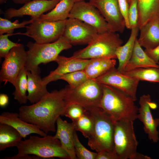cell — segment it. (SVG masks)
<instances>
[{
	"label": "cell",
	"mask_w": 159,
	"mask_h": 159,
	"mask_svg": "<svg viewBox=\"0 0 159 159\" xmlns=\"http://www.w3.org/2000/svg\"><path fill=\"white\" fill-rule=\"evenodd\" d=\"M87 110L83 106L76 104H72L66 106L62 116L70 119L74 122L84 115Z\"/></svg>",
	"instance_id": "cell-33"
},
{
	"label": "cell",
	"mask_w": 159,
	"mask_h": 159,
	"mask_svg": "<svg viewBox=\"0 0 159 159\" xmlns=\"http://www.w3.org/2000/svg\"><path fill=\"white\" fill-rule=\"evenodd\" d=\"M65 92V88L59 91L54 90L36 103L21 106L19 109V117L36 125L47 134L55 132L57 120L63 115L66 107Z\"/></svg>",
	"instance_id": "cell-1"
},
{
	"label": "cell",
	"mask_w": 159,
	"mask_h": 159,
	"mask_svg": "<svg viewBox=\"0 0 159 159\" xmlns=\"http://www.w3.org/2000/svg\"><path fill=\"white\" fill-rule=\"evenodd\" d=\"M89 79L84 70L74 71L60 76L59 80H64L68 83L69 87L72 88H76Z\"/></svg>",
	"instance_id": "cell-30"
},
{
	"label": "cell",
	"mask_w": 159,
	"mask_h": 159,
	"mask_svg": "<svg viewBox=\"0 0 159 159\" xmlns=\"http://www.w3.org/2000/svg\"><path fill=\"white\" fill-rule=\"evenodd\" d=\"M26 26V32L15 34L32 38L38 44L52 43L63 36L66 20L55 22L42 20L39 18Z\"/></svg>",
	"instance_id": "cell-9"
},
{
	"label": "cell",
	"mask_w": 159,
	"mask_h": 159,
	"mask_svg": "<svg viewBox=\"0 0 159 159\" xmlns=\"http://www.w3.org/2000/svg\"><path fill=\"white\" fill-rule=\"evenodd\" d=\"M32 0H12L15 4H24Z\"/></svg>",
	"instance_id": "cell-41"
},
{
	"label": "cell",
	"mask_w": 159,
	"mask_h": 159,
	"mask_svg": "<svg viewBox=\"0 0 159 159\" xmlns=\"http://www.w3.org/2000/svg\"><path fill=\"white\" fill-rule=\"evenodd\" d=\"M151 97L149 94H143L140 96L139 102L138 118L143 124L144 130L149 139L154 143L159 140V132L157 128L159 125V119H154L152 115L150 103Z\"/></svg>",
	"instance_id": "cell-16"
},
{
	"label": "cell",
	"mask_w": 159,
	"mask_h": 159,
	"mask_svg": "<svg viewBox=\"0 0 159 159\" xmlns=\"http://www.w3.org/2000/svg\"><path fill=\"white\" fill-rule=\"evenodd\" d=\"M145 52L156 63L159 64V44L152 49H145Z\"/></svg>",
	"instance_id": "cell-37"
},
{
	"label": "cell",
	"mask_w": 159,
	"mask_h": 159,
	"mask_svg": "<svg viewBox=\"0 0 159 159\" xmlns=\"http://www.w3.org/2000/svg\"><path fill=\"white\" fill-rule=\"evenodd\" d=\"M90 60L91 59L74 58L59 55L55 61L58 65L57 68L42 79L43 85H47L51 82L58 80L59 77L64 74L84 70Z\"/></svg>",
	"instance_id": "cell-17"
},
{
	"label": "cell",
	"mask_w": 159,
	"mask_h": 159,
	"mask_svg": "<svg viewBox=\"0 0 159 159\" xmlns=\"http://www.w3.org/2000/svg\"><path fill=\"white\" fill-rule=\"evenodd\" d=\"M137 41L146 49H153L159 44V17H155L140 29Z\"/></svg>",
	"instance_id": "cell-20"
},
{
	"label": "cell",
	"mask_w": 159,
	"mask_h": 159,
	"mask_svg": "<svg viewBox=\"0 0 159 159\" xmlns=\"http://www.w3.org/2000/svg\"><path fill=\"white\" fill-rule=\"evenodd\" d=\"M131 30L130 37L127 42L123 45L119 47L115 52L117 58L119 61L117 69L120 72L123 71L126 64L131 57L139 29L138 26Z\"/></svg>",
	"instance_id": "cell-24"
},
{
	"label": "cell",
	"mask_w": 159,
	"mask_h": 159,
	"mask_svg": "<svg viewBox=\"0 0 159 159\" xmlns=\"http://www.w3.org/2000/svg\"><path fill=\"white\" fill-rule=\"evenodd\" d=\"M57 129L54 136L60 142L62 146L70 159H77L74 142L75 131L72 122L63 120L59 116L56 122Z\"/></svg>",
	"instance_id": "cell-19"
},
{
	"label": "cell",
	"mask_w": 159,
	"mask_h": 159,
	"mask_svg": "<svg viewBox=\"0 0 159 159\" xmlns=\"http://www.w3.org/2000/svg\"><path fill=\"white\" fill-rule=\"evenodd\" d=\"M0 123L7 124L12 126L24 139L32 133L38 134L41 136L47 135L36 125L21 119L19 117V113L16 112H2L0 115Z\"/></svg>",
	"instance_id": "cell-18"
},
{
	"label": "cell",
	"mask_w": 159,
	"mask_h": 159,
	"mask_svg": "<svg viewBox=\"0 0 159 159\" xmlns=\"http://www.w3.org/2000/svg\"><path fill=\"white\" fill-rule=\"evenodd\" d=\"M27 58V51L20 44L12 48L4 58L0 72V80L4 85L9 82L14 86L16 78L24 67Z\"/></svg>",
	"instance_id": "cell-10"
},
{
	"label": "cell",
	"mask_w": 159,
	"mask_h": 159,
	"mask_svg": "<svg viewBox=\"0 0 159 159\" xmlns=\"http://www.w3.org/2000/svg\"><path fill=\"white\" fill-rule=\"evenodd\" d=\"M131 1V0H127V1L128 2V3H129V4L130 3V1Z\"/></svg>",
	"instance_id": "cell-45"
},
{
	"label": "cell",
	"mask_w": 159,
	"mask_h": 159,
	"mask_svg": "<svg viewBox=\"0 0 159 159\" xmlns=\"http://www.w3.org/2000/svg\"><path fill=\"white\" fill-rule=\"evenodd\" d=\"M120 72L124 75L140 81H146L159 83V67L139 68Z\"/></svg>",
	"instance_id": "cell-27"
},
{
	"label": "cell",
	"mask_w": 159,
	"mask_h": 159,
	"mask_svg": "<svg viewBox=\"0 0 159 159\" xmlns=\"http://www.w3.org/2000/svg\"><path fill=\"white\" fill-rule=\"evenodd\" d=\"M128 19L130 29L138 26V10L137 0H131L129 4Z\"/></svg>",
	"instance_id": "cell-35"
},
{
	"label": "cell",
	"mask_w": 159,
	"mask_h": 159,
	"mask_svg": "<svg viewBox=\"0 0 159 159\" xmlns=\"http://www.w3.org/2000/svg\"><path fill=\"white\" fill-rule=\"evenodd\" d=\"M102 84L103 93L100 108L115 122L133 121L138 118V108L131 97L113 87Z\"/></svg>",
	"instance_id": "cell-2"
},
{
	"label": "cell",
	"mask_w": 159,
	"mask_h": 159,
	"mask_svg": "<svg viewBox=\"0 0 159 159\" xmlns=\"http://www.w3.org/2000/svg\"><path fill=\"white\" fill-rule=\"evenodd\" d=\"M99 10L107 22L109 31L122 33L125 22L119 6L118 0H90Z\"/></svg>",
	"instance_id": "cell-14"
},
{
	"label": "cell",
	"mask_w": 159,
	"mask_h": 159,
	"mask_svg": "<svg viewBox=\"0 0 159 159\" xmlns=\"http://www.w3.org/2000/svg\"><path fill=\"white\" fill-rule=\"evenodd\" d=\"M138 145L133 121H115L114 134V153L118 159H133L137 152Z\"/></svg>",
	"instance_id": "cell-8"
},
{
	"label": "cell",
	"mask_w": 159,
	"mask_h": 159,
	"mask_svg": "<svg viewBox=\"0 0 159 159\" xmlns=\"http://www.w3.org/2000/svg\"><path fill=\"white\" fill-rule=\"evenodd\" d=\"M95 80L100 84L113 87L137 100V92L140 81L122 74L115 67Z\"/></svg>",
	"instance_id": "cell-13"
},
{
	"label": "cell",
	"mask_w": 159,
	"mask_h": 159,
	"mask_svg": "<svg viewBox=\"0 0 159 159\" xmlns=\"http://www.w3.org/2000/svg\"><path fill=\"white\" fill-rule=\"evenodd\" d=\"M26 71L24 67L21 70L16 81L15 90L13 95L14 99L20 104H25L28 100L26 92L27 90Z\"/></svg>",
	"instance_id": "cell-28"
},
{
	"label": "cell",
	"mask_w": 159,
	"mask_h": 159,
	"mask_svg": "<svg viewBox=\"0 0 159 159\" xmlns=\"http://www.w3.org/2000/svg\"><path fill=\"white\" fill-rule=\"evenodd\" d=\"M22 138L20 133L12 126L0 123V151L8 148L16 147Z\"/></svg>",
	"instance_id": "cell-26"
},
{
	"label": "cell",
	"mask_w": 159,
	"mask_h": 159,
	"mask_svg": "<svg viewBox=\"0 0 159 159\" xmlns=\"http://www.w3.org/2000/svg\"><path fill=\"white\" fill-rule=\"evenodd\" d=\"M60 0H32L16 9H7L4 13L6 19H11L14 17H22L25 15L31 18H39L44 12L53 9Z\"/></svg>",
	"instance_id": "cell-15"
},
{
	"label": "cell",
	"mask_w": 159,
	"mask_h": 159,
	"mask_svg": "<svg viewBox=\"0 0 159 159\" xmlns=\"http://www.w3.org/2000/svg\"><path fill=\"white\" fill-rule=\"evenodd\" d=\"M76 131L74 132L75 151L77 159H96L97 153L91 152L85 148L80 141Z\"/></svg>",
	"instance_id": "cell-32"
},
{
	"label": "cell",
	"mask_w": 159,
	"mask_h": 159,
	"mask_svg": "<svg viewBox=\"0 0 159 159\" xmlns=\"http://www.w3.org/2000/svg\"><path fill=\"white\" fill-rule=\"evenodd\" d=\"M96 159H118L113 153L106 150L97 153Z\"/></svg>",
	"instance_id": "cell-38"
},
{
	"label": "cell",
	"mask_w": 159,
	"mask_h": 159,
	"mask_svg": "<svg viewBox=\"0 0 159 159\" xmlns=\"http://www.w3.org/2000/svg\"><path fill=\"white\" fill-rule=\"evenodd\" d=\"M74 130L81 132L85 138L91 134L94 127V121L90 113L87 110L85 114L76 120L72 122Z\"/></svg>",
	"instance_id": "cell-29"
},
{
	"label": "cell",
	"mask_w": 159,
	"mask_h": 159,
	"mask_svg": "<svg viewBox=\"0 0 159 159\" xmlns=\"http://www.w3.org/2000/svg\"><path fill=\"white\" fill-rule=\"evenodd\" d=\"M8 0H0V4H2L5 3Z\"/></svg>",
	"instance_id": "cell-43"
},
{
	"label": "cell",
	"mask_w": 159,
	"mask_h": 159,
	"mask_svg": "<svg viewBox=\"0 0 159 159\" xmlns=\"http://www.w3.org/2000/svg\"><path fill=\"white\" fill-rule=\"evenodd\" d=\"M69 18H75L84 22L95 28L98 34L109 31L108 24L104 18L89 1L75 2Z\"/></svg>",
	"instance_id": "cell-11"
},
{
	"label": "cell",
	"mask_w": 159,
	"mask_h": 159,
	"mask_svg": "<svg viewBox=\"0 0 159 159\" xmlns=\"http://www.w3.org/2000/svg\"><path fill=\"white\" fill-rule=\"evenodd\" d=\"M96 29L80 20L69 18L66 20L63 36L72 45L88 44L98 35Z\"/></svg>",
	"instance_id": "cell-12"
},
{
	"label": "cell",
	"mask_w": 159,
	"mask_h": 159,
	"mask_svg": "<svg viewBox=\"0 0 159 159\" xmlns=\"http://www.w3.org/2000/svg\"><path fill=\"white\" fill-rule=\"evenodd\" d=\"M27 58L24 67L29 71L39 75V65L55 61L62 51L71 48L72 45L63 36L50 43L40 44L29 42L26 44Z\"/></svg>",
	"instance_id": "cell-3"
},
{
	"label": "cell",
	"mask_w": 159,
	"mask_h": 159,
	"mask_svg": "<svg viewBox=\"0 0 159 159\" xmlns=\"http://www.w3.org/2000/svg\"><path fill=\"white\" fill-rule=\"evenodd\" d=\"M74 3L72 0H60L50 11L42 14L39 18L42 20L50 22L66 20L69 18Z\"/></svg>",
	"instance_id": "cell-25"
},
{
	"label": "cell",
	"mask_w": 159,
	"mask_h": 159,
	"mask_svg": "<svg viewBox=\"0 0 159 159\" xmlns=\"http://www.w3.org/2000/svg\"><path fill=\"white\" fill-rule=\"evenodd\" d=\"M14 34H6L0 35V57L5 58L9 54L10 50L14 47L19 45L21 44L14 42L8 38L9 36Z\"/></svg>",
	"instance_id": "cell-34"
},
{
	"label": "cell",
	"mask_w": 159,
	"mask_h": 159,
	"mask_svg": "<svg viewBox=\"0 0 159 159\" xmlns=\"http://www.w3.org/2000/svg\"><path fill=\"white\" fill-rule=\"evenodd\" d=\"M9 102V97L7 95L5 94L0 95V106L1 107H5Z\"/></svg>",
	"instance_id": "cell-39"
},
{
	"label": "cell",
	"mask_w": 159,
	"mask_h": 159,
	"mask_svg": "<svg viewBox=\"0 0 159 159\" xmlns=\"http://www.w3.org/2000/svg\"><path fill=\"white\" fill-rule=\"evenodd\" d=\"M118 1L121 13L125 22L126 27L130 29L128 19L129 4L127 0H118Z\"/></svg>",
	"instance_id": "cell-36"
},
{
	"label": "cell",
	"mask_w": 159,
	"mask_h": 159,
	"mask_svg": "<svg viewBox=\"0 0 159 159\" xmlns=\"http://www.w3.org/2000/svg\"><path fill=\"white\" fill-rule=\"evenodd\" d=\"M34 19L31 18L29 20H24L19 23L18 20L12 22L8 19L0 17V35L4 33L13 34L14 29L26 27V25L32 23Z\"/></svg>",
	"instance_id": "cell-31"
},
{
	"label": "cell",
	"mask_w": 159,
	"mask_h": 159,
	"mask_svg": "<svg viewBox=\"0 0 159 159\" xmlns=\"http://www.w3.org/2000/svg\"><path fill=\"white\" fill-rule=\"evenodd\" d=\"M150 109H154L157 108V105L155 103L150 102Z\"/></svg>",
	"instance_id": "cell-42"
},
{
	"label": "cell",
	"mask_w": 159,
	"mask_h": 159,
	"mask_svg": "<svg viewBox=\"0 0 159 159\" xmlns=\"http://www.w3.org/2000/svg\"><path fill=\"white\" fill-rule=\"evenodd\" d=\"M149 67H159V65L150 58L142 49L137 39L131 57L122 72L137 68Z\"/></svg>",
	"instance_id": "cell-21"
},
{
	"label": "cell",
	"mask_w": 159,
	"mask_h": 159,
	"mask_svg": "<svg viewBox=\"0 0 159 159\" xmlns=\"http://www.w3.org/2000/svg\"><path fill=\"white\" fill-rule=\"evenodd\" d=\"M27 78V98L30 102L34 104L39 101L49 92L47 85H43L42 79L39 75L26 71Z\"/></svg>",
	"instance_id": "cell-22"
},
{
	"label": "cell",
	"mask_w": 159,
	"mask_h": 159,
	"mask_svg": "<svg viewBox=\"0 0 159 159\" xmlns=\"http://www.w3.org/2000/svg\"><path fill=\"white\" fill-rule=\"evenodd\" d=\"M16 147L19 156L34 155L42 159H50L57 157L70 159L63 148L59 140L54 136L47 135L39 137L31 135L29 138L21 140Z\"/></svg>",
	"instance_id": "cell-5"
},
{
	"label": "cell",
	"mask_w": 159,
	"mask_h": 159,
	"mask_svg": "<svg viewBox=\"0 0 159 159\" xmlns=\"http://www.w3.org/2000/svg\"><path fill=\"white\" fill-rule=\"evenodd\" d=\"M116 64L115 59H91L84 70L89 79L95 80L115 67Z\"/></svg>",
	"instance_id": "cell-23"
},
{
	"label": "cell",
	"mask_w": 159,
	"mask_h": 159,
	"mask_svg": "<svg viewBox=\"0 0 159 159\" xmlns=\"http://www.w3.org/2000/svg\"><path fill=\"white\" fill-rule=\"evenodd\" d=\"M72 0L75 3V2H79V1H86V0L89 1L90 0Z\"/></svg>",
	"instance_id": "cell-44"
},
{
	"label": "cell",
	"mask_w": 159,
	"mask_h": 159,
	"mask_svg": "<svg viewBox=\"0 0 159 159\" xmlns=\"http://www.w3.org/2000/svg\"><path fill=\"white\" fill-rule=\"evenodd\" d=\"M65 88L64 100L66 106L72 104H78L87 110L99 107L103 88L102 84L95 80L89 79L76 88H72L67 85Z\"/></svg>",
	"instance_id": "cell-7"
},
{
	"label": "cell",
	"mask_w": 159,
	"mask_h": 159,
	"mask_svg": "<svg viewBox=\"0 0 159 159\" xmlns=\"http://www.w3.org/2000/svg\"><path fill=\"white\" fill-rule=\"evenodd\" d=\"M123 43L118 34L107 31L98 34L86 47L75 52L71 57L87 59L99 58L116 59V50Z\"/></svg>",
	"instance_id": "cell-6"
},
{
	"label": "cell",
	"mask_w": 159,
	"mask_h": 159,
	"mask_svg": "<svg viewBox=\"0 0 159 159\" xmlns=\"http://www.w3.org/2000/svg\"><path fill=\"white\" fill-rule=\"evenodd\" d=\"M87 111L94 121L93 130L88 138V145L97 152L106 150L114 153L115 122L100 107Z\"/></svg>",
	"instance_id": "cell-4"
},
{
	"label": "cell",
	"mask_w": 159,
	"mask_h": 159,
	"mask_svg": "<svg viewBox=\"0 0 159 159\" xmlns=\"http://www.w3.org/2000/svg\"><path fill=\"white\" fill-rule=\"evenodd\" d=\"M150 157L144 155L141 153H136L133 158V159H150Z\"/></svg>",
	"instance_id": "cell-40"
}]
</instances>
